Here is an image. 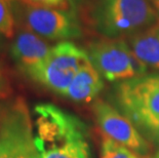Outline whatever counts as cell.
Returning <instances> with one entry per match:
<instances>
[{"label": "cell", "instance_id": "7", "mask_svg": "<svg viewBox=\"0 0 159 158\" xmlns=\"http://www.w3.org/2000/svg\"><path fill=\"white\" fill-rule=\"evenodd\" d=\"M93 113L104 136L133 150L140 156L149 153L150 146L148 142L125 114L120 113L104 101H97L94 103Z\"/></svg>", "mask_w": 159, "mask_h": 158}, {"label": "cell", "instance_id": "14", "mask_svg": "<svg viewBox=\"0 0 159 158\" xmlns=\"http://www.w3.org/2000/svg\"><path fill=\"white\" fill-rule=\"evenodd\" d=\"M144 132L147 133V136L153 141V143H155L159 147V120L154 123L153 125H151L148 129H144Z\"/></svg>", "mask_w": 159, "mask_h": 158}, {"label": "cell", "instance_id": "17", "mask_svg": "<svg viewBox=\"0 0 159 158\" xmlns=\"http://www.w3.org/2000/svg\"><path fill=\"white\" fill-rule=\"evenodd\" d=\"M25 158H37V154H33V155H30V156L25 157Z\"/></svg>", "mask_w": 159, "mask_h": 158}, {"label": "cell", "instance_id": "1", "mask_svg": "<svg viewBox=\"0 0 159 158\" xmlns=\"http://www.w3.org/2000/svg\"><path fill=\"white\" fill-rule=\"evenodd\" d=\"M37 158H91L87 129L77 116L52 104L34 108Z\"/></svg>", "mask_w": 159, "mask_h": 158}, {"label": "cell", "instance_id": "11", "mask_svg": "<svg viewBox=\"0 0 159 158\" xmlns=\"http://www.w3.org/2000/svg\"><path fill=\"white\" fill-rule=\"evenodd\" d=\"M101 158H141L139 154L134 152L120 144L114 142L106 136H103L101 147Z\"/></svg>", "mask_w": 159, "mask_h": 158}, {"label": "cell", "instance_id": "5", "mask_svg": "<svg viewBox=\"0 0 159 158\" xmlns=\"http://www.w3.org/2000/svg\"><path fill=\"white\" fill-rule=\"evenodd\" d=\"M89 62L86 49L72 41H61L52 46L48 56L31 79L57 95L65 96L74 77Z\"/></svg>", "mask_w": 159, "mask_h": 158}, {"label": "cell", "instance_id": "10", "mask_svg": "<svg viewBox=\"0 0 159 158\" xmlns=\"http://www.w3.org/2000/svg\"><path fill=\"white\" fill-rule=\"evenodd\" d=\"M128 44L147 68L159 71V26L154 25L130 36Z\"/></svg>", "mask_w": 159, "mask_h": 158}, {"label": "cell", "instance_id": "4", "mask_svg": "<svg viewBox=\"0 0 159 158\" xmlns=\"http://www.w3.org/2000/svg\"><path fill=\"white\" fill-rule=\"evenodd\" d=\"M86 52L91 65L108 81L121 82L147 74L148 68L122 38L94 40Z\"/></svg>", "mask_w": 159, "mask_h": 158}, {"label": "cell", "instance_id": "18", "mask_svg": "<svg viewBox=\"0 0 159 158\" xmlns=\"http://www.w3.org/2000/svg\"><path fill=\"white\" fill-rule=\"evenodd\" d=\"M151 158H159V151L158 152H156V154H155V155H153Z\"/></svg>", "mask_w": 159, "mask_h": 158}, {"label": "cell", "instance_id": "8", "mask_svg": "<svg viewBox=\"0 0 159 158\" xmlns=\"http://www.w3.org/2000/svg\"><path fill=\"white\" fill-rule=\"evenodd\" d=\"M50 49L52 46L42 37L26 29L16 35L11 46V53L22 72L32 78L48 56Z\"/></svg>", "mask_w": 159, "mask_h": 158}, {"label": "cell", "instance_id": "2", "mask_svg": "<svg viewBox=\"0 0 159 158\" xmlns=\"http://www.w3.org/2000/svg\"><path fill=\"white\" fill-rule=\"evenodd\" d=\"M93 20L106 38H121L156 25L158 15L148 0H98Z\"/></svg>", "mask_w": 159, "mask_h": 158}, {"label": "cell", "instance_id": "16", "mask_svg": "<svg viewBox=\"0 0 159 158\" xmlns=\"http://www.w3.org/2000/svg\"><path fill=\"white\" fill-rule=\"evenodd\" d=\"M80 1H82V0H69V2H70L71 5H72V4H77V3H79Z\"/></svg>", "mask_w": 159, "mask_h": 158}, {"label": "cell", "instance_id": "6", "mask_svg": "<svg viewBox=\"0 0 159 158\" xmlns=\"http://www.w3.org/2000/svg\"><path fill=\"white\" fill-rule=\"evenodd\" d=\"M26 29L52 41H69L82 35L76 13L71 9L26 5L23 11Z\"/></svg>", "mask_w": 159, "mask_h": 158}, {"label": "cell", "instance_id": "9", "mask_svg": "<svg viewBox=\"0 0 159 158\" xmlns=\"http://www.w3.org/2000/svg\"><path fill=\"white\" fill-rule=\"evenodd\" d=\"M104 88V81L101 74L89 62L74 77L65 97L76 103H89L100 95Z\"/></svg>", "mask_w": 159, "mask_h": 158}, {"label": "cell", "instance_id": "19", "mask_svg": "<svg viewBox=\"0 0 159 158\" xmlns=\"http://www.w3.org/2000/svg\"><path fill=\"white\" fill-rule=\"evenodd\" d=\"M0 158H7V157H5L4 155H2V154H0Z\"/></svg>", "mask_w": 159, "mask_h": 158}, {"label": "cell", "instance_id": "12", "mask_svg": "<svg viewBox=\"0 0 159 158\" xmlns=\"http://www.w3.org/2000/svg\"><path fill=\"white\" fill-rule=\"evenodd\" d=\"M16 20L12 12L11 0H0V34L11 38L15 35Z\"/></svg>", "mask_w": 159, "mask_h": 158}, {"label": "cell", "instance_id": "15", "mask_svg": "<svg viewBox=\"0 0 159 158\" xmlns=\"http://www.w3.org/2000/svg\"><path fill=\"white\" fill-rule=\"evenodd\" d=\"M152 2H153L155 11H156L157 15L159 16V0H152Z\"/></svg>", "mask_w": 159, "mask_h": 158}, {"label": "cell", "instance_id": "3", "mask_svg": "<svg viewBox=\"0 0 159 158\" xmlns=\"http://www.w3.org/2000/svg\"><path fill=\"white\" fill-rule=\"evenodd\" d=\"M116 97L123 113L143 130L159 120V73L119 82Z\"/></svg>", "mask_w": 159, "mask_h": 158}, {"label": "cell", "instance_id": "13", "mask_svg": "<svg viewBox=\"0 0 159 158\" xmlns=\"http://www.w3.org/2000/svg\"><path fill=\"white\" fill-rule=\"evenodd\" d=\"M25 5L40 6V7H53L61 9H70L69 0H20Z\"/></svg>", "mask_w": 159, "mask_h": 158}]
</instances>
